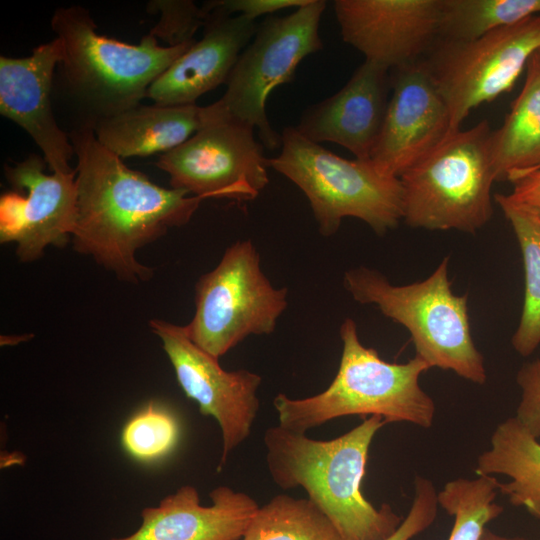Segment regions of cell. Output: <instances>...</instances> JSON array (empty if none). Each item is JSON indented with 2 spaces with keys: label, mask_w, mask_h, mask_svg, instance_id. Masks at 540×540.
Wrapping results in <instances>:
<instances>
[{
  "label": "cell",
  "mask_w": 540,
  "mask_h": 540,
  "mask_svg": "<svg viewBox=\"0 0 540 540\" xmlns=\"http://www.w3.org/2000/svg\"><path fill=\"white\" fill-rule=\"evenodd\" d=\"M68 136L77 157L74 249L122 281L149 280L154 270L137 260V250L188 223L202 199L128 168L91 129H72Z\"/></svg>",
  "instance_id": "1"
},
{
  "label": "cell",
  "mask_w": 540,
  "mask_h": 540,
  "mask_svg": "<svg viewBox=\"0 0 540 540\" xmlns=\"http://www.w3.org/2000/svg\"><path fill=\"white\" fill-rule=\"evenodd\" d=\"M384 425L382 417L369 416L331 440L271 427L264 435L268 472L282 489L303 488L342 540H384L403 518L388 504L375 508L361 492L371 442Z\"/></svg>",
  "instance_id": "2"
},
{
  "label": "cell",
  "mask_w": 540,
  "mask_h": 540,
  "mask_svg": "<svg viewBox=\"0 0 540 540\" xmlns=\"http://www.w3.org/2000/svg\"><path fill=\"white\" fill-rule=\"evenodd\" d=\"M51 28L63 45L61 88L76 115L73 129L93 130L108 118L141 104L151 84L193 43L160 46L150 33L128 44L96 32L89 11L58 8Z\"/></svg>",
  "instance_id": "3"
},
{
  "label": "cell",
  "mask_w": 540,
  "mask_h": 540,
  "mask_svg": "<svg viewBox=\"0 0 540 540\" xmlns=\"http://www.w3.org/2000/svg\"><path fill=\"white\" fill-rule=\"evenodd\" d=\"M342 354L337 374L323 392L302 399L278 394L273 401L283 428L305 433L329 420L348 415H378L385 424L409 422L422 428L433 424L435 404L420 387L419 377L430 369L415 355L406 363L383 360L359 339L353 319L340 326Z\"/></svg>",
  "instance_id": "4"
},
{
  "label": "cell",
  "mask_w": 540,
  "mask_h": 540,
  "mask_svg": "<svg viewBox=\"0 0 540 540\" xmlns=\"http://www.w3.org/2000/svg\"><path fill=\"white\" fill-rule=\"evenodd\" d=\"M344 286L361 304H375L410 333L416 354L430 368L451 370L476 384L487 375L470 329L467 294L455 295L448 278V257L425 280L396 286L376 270L346 271Z\"/></svg>",
  "instance_id": "5"
},
{
  "label": "cell",
  "mask_w": 540,
  "mask_h": 540,
  "mask_svg": "<svg viewBox=\"0 0 540 540\" xmlns=\"http://www.w3.org/2000/svg\"><path fill=\"white\" fill-rule=\"evenodd\" d=\"M280 152L269 167L293 182L306 196L319 232L329 237L345 217L362 220L378 235L402 220L400 179L369 160H349L325 149L293 126L283 129Z\"/></svg>",
  "instance_id": "6"
},
{
  "label": "cell",
  "mask_w": 540,
  "mask_h": 540,
  "mask_svg": "<svg viewBox=\"0 0 540 540\" xmlns=\"http://www.w3.org/2000/svg\"><path fill=\"white\" fill-rule=\"evenodd\" d=\"M491 133L486 120L451 132L399 177L407 225L474 233L490 220L496 182Z\"/></svg>",
  "instance_id": "7"
},
{
  "label": "cell",
  "mask_w": 540,
  "mask_h": 540,
  "mask_svg": "<svg viewBox=\"0 0 540 540\" xmlns=\"http://www.w3.org/2000/svg\"><path fill=\"white\" fill-rule=\"evenodd\" d=\"M327 2L311 0L285 16H269L259 23L240 53L214 105L221 117L253 128L264 148H281L282 136L270 124L266 102L271 92L290 83L298 65L323 49L319 27Z\"/></svg>",
  "instance_id": "8"
},
{
  "label": "cell",
  "mask_w": 540,
  "mask_h": 540,
  "mask_svg": "<svg viewBox=\"0 0 540 540\" xmlns=\"http://www.w3.org/2000/svg\"><path fill=\"white\" fill-rule=\"evenodd\" d=\"M287 288L273 287L251 240L227 248L195 286V313L185 325L199 348L219 359L250 335L271 334L287 307Z\"/></svg>",
  "instance_id": "9"
},
{
  "label": "cell",
  "mask_w": 540,
  "mask_h": 540,
  "mask_svg": "<svg viewBox=\"0 0 540 540\" xmlns=\"http://www.w3.org/2000/svg\"><path fill=\"white\" fill-rule=\"evenodd\" d=\"M540 51V15L469 41L437 38L422 58L450 115L451 131L477 106L509 92Z\"/></svg>",
  "instance_id": "10"
},
{
  "label": "cell",
  "mask_w": 540,
  "mask_h": 540,
  "mask_svg": "<svg viewBox=\"0 0 540 540\" xmlns=\"http://www.w3.org/2000/svg\"><path fill=\"white\" fill-rule=\"evenodd\" d=\"M214 111L213 120L161 154L156 165L169 175L171 188L202 200H253L269 183L264 146L253 128Z\"/></svg>",
  "instance_id": "11"
},
{
  "label": "cell",
  "mask_w": 540,
  "mask_h": 540,
  "mask_svg": "<svg viewBox=\"0 0 540 540\" xmlns=\"http://www.w3.org/2000/svg\"><path fill=\"white\" fill-rule=\"evenodd\" d=\"M149 325L161 340L185 395L198 404L201 414L213 417L220 427V470L229 454L251 433L259 409L257 390L262 378L245 369L224 370L219 359L192 342L184 326L160 319L151 320Z\"/></svg>",
  "instance_id": "12"
},
{
  "label": "cell",
  "mask_w": 540,
  "mask_h": 540,
  "mask_svg": "<svg viewBox=\"0 0 540 540\" xmlns=\"http://www.w3.org/2000/svg\"><path fill=\"white\" fill-rule=\"evenodd\" d=\"M46 165L34 154L4 165L11 190L0 197V242L15 243L21 262L39 259L50 245L64 246L75 227L76 169L46 174Z\"/></svg>",
  "instance_id": "13"
},
{
  "label": "cell",
  "mask_w": 540,
  "mask_h": 540,
  "mask_svg": "<svg viewBox=\"0 0 540 540\" xmlns=\"http://www.w3.org/2000/svg\"><path fill=\"white\" fill-rule=\"evenodd\" d=\"M391 94L370 160L399 178L452 131L448 107L423 60L390 71Z\"/></svg>",
  "instance_id": "14"
},
{
  "label": "cell",
  "mask_w": 540,
  "mask_h": 540,
  "mask_svg": "<svg viewBox=\"0 0 540 540\" xmlns=\"http://www.w3.org/2000/svg\"><path fill=\"white\" fill-rule=\"evenodd\" d=\"M440 0H335L344 42L389 71L421 60L438 38Z\"/></svg>",
  "instance_id": "15"
},
{
  "label": "cell",
  "mask_w": 540,
  "mask_h": 540,
  "mask_svg": "<svg viewBox=\"0 0 540 540\" xmlns=\"http://www.w3.org/2000/svg\"><path fill=\"white\" fill-rule=\"evenodd\" d=\"M63 57L59 38L23 58L0 57V113L23 128L37 144L52 172L71 173L74 148L52 107L54 71Z\"/></svg>",
  "instance_id": "16"
},
{
  "label": "cell",
  "mask_w": 540,
  "mask_h": 540,
  "mask_svg": "<svg viewBox=\"0 0 540 540\" xmlns=\"http://www.w3.org/2000/svg\"><path fill=\"white\" fill-rule=\"evenodd\" d=\"M390 94V71L364 61L339 91L307 107L294 127L315 143H336L356 159L369 160Z\"/></svg>",
  "instance_id": "17"
},
{
  "label": "cell",
  "mask_w": 540,
  "mask_h": 540,
  "mask_svg": "<svg viewBox=\"0 0 540 540\" xmlns=\"http://www.w3.org/2000/svg\"><path fill=\"white\" fill-rule=\"evenodd\" d=\"M258 25L242 15L211 11L201 39L151 84L147 97L163 106L194 105L203 94L226 84Z\"/></svg>",
  "instance_id": "18"
},
{
  "label": "cell",
  "mask_w": 540,
  "mask_h": 540,
  "mask_svg": "<svg viewBox=\"0 0 540 540\" xmlns=\"http://www.w3.org/2000/svg\"><path fill=\"white\" fill-rule=\"evenodd\" d=\"M202 506L197 489L185 485L144 508L132 534L110 540H240L259 506L248 494L219 486Z\"/></svg>",
  "instance_id": "19"
},
{
  "label": "cell",
  "mask_w": 540,
  "mask_h": 540,
  "mask_svg": "<svg viewBox=\"0 0 540 540\" xmlns=\"http://www.w3.org/2000/svg\"><path fill=\"white\" fill-rule=\"evenodd\" d=\"M208 106L143 105L99 122L98 142L120 158L167 153L213 120Z\"/></svg>",
  "instance_id": "20"
},
{
  "label": "cell",
  "mask_w": 540,
  "mask_h": 540,
  "mask_svg": "<svg viewBox=\"0 0 540 540\" xmlns=\"http://www.w3.org/2000/svg\"><path fill=\"white\" fill-rule=\"evenodd\" d=\"M525 70L520 93L502 125L491 133L496 182L540 167V51L530 57Z\"/></svg>",
  "instance_id": "21"
},
{
  "label": "cell",
  "mask_w": 540,
  "mask_h": 540,
  "mask_svg": "<svg viewBox=\"0 0 540 540\" xmlns=\"http://www.w3.org/2000/svg\"><path fill=\"white\" fill-rule=\"evenodd\" d=\"M478 476L505 475L499 492L514 506H522L540 519V442L530 435L515 417L500 423L494 430L490 448L479 455Z\"/></svg>",
  "instance_id": "22"
},
{
  "label": "cell",
  "mask_w": 540,
  "mask_h": 540,
  "mask_svg": "<svg viewBox=\"0 0 540 540\" xmlns=\"http://www.w3.org/2000/svg\"><path fill=\"white\" fill-rule=\"evenodd\" d=\"M494 199L512 226L522 253L524 304L511 343L526 357L540 344V219L514 204L507 194L497 193Z\"/></svg>",
  "instance_id": "23"
},
{
  "label": "cell",
  "mask_w": 540,
  "mask_h": 540,
  "mask_svg": "<svg viewBox=\"0 0 540 540\" xmlns=\"http://www.w3.org/2000/svg\"><path fill=\"white\" fill-rule=\"evenodd\" d=\"M240 540H342L308 498L280 494L259 507Z\"/></svg>",
  "instance_id": "24"
},
{
  "label": "cell",
  "mask_w": 540,
  "mask_h": 540,
  "mask_svg": "<svg viewBox=\"0 0 540 540\" xmlns=\"http://www.w3.org/2000/svg\"><path fill=\"white\" fill-rule=\"evenodd\" d=\"M540 15V0H440L438 38L469 41Z\"/></svg>",
  "instance_id": "25"
},
{
  "label": "cell",
  "mask_w": 540,
  "mask_h": 540,
  "mask_svg": "<svg viewBox=\"0 0 540 540\" xmlns=\"http://www.w3.org/2000/svg\"><path fill=\"white\" fill-rule=\"evenodd\" d=\"M498 492L494 476L449 481L437 494L438 505L454 517L448 540H479L486 525L503 513L495 502Z\"/></svg>",
  "instance_id": "26"
},
{
  "label": "cell",
  "mask_w": 540,
  "mask_h": 540,
  "mask_svg": "<svg viewBox=\"0 0 540 540\" xmlns=\"http://www.w3.org/2000/svg\"><path fill=\"white\" fill-rule=\"evenodd\" d=\"M179 425L173 414L157 404H148L125 424L122 444L135 459L152 461L168 454L176 445Z\"/></svg>",
  "instance_id": "27"
},
{
  "label": "cell",
  "mask_w": 540,
  "mask_h": 540,
  "mask_svg": "<svg viewBox=\"0 0 540 540\" xmlns=\"http://www.w3.org/2000/svg\"><path fill=\"white\" fill-rule=\"evenodd\" d=\"M147 12L159 13V21L149 33L169 47L193 43L209 15L191 0H152L147 3Z\"/></svg>",
  "instance_id": "28"
},
{
  "label": "cell",
  "mask_w": 540,
  "mask_h": 540,
  "mask_svg": "<svg viewBox=\"0 0 540 540\" xmlns=\"http://www.w3.org/2000/svg\"><path fill=\"white\" fill-rule=\"evenodd\" d=\"M414 486V498L408 515L399 527L384 540H410L425 531L434 522L438 511V493L432 481L417 476Z\"/></svg>",
  "instance_id": "29"
},
{
  "label": "cell",
  "mask_w": 540,
  "mask_h": 540,
  "mask_svg": "<svg viewBox=\"0 0 540 540\" xmlns=\"http://www.w3.org/2000/svg\"><path fill=\"white\" fill-rule=\"evenodd\" d=\"M521 400L514 416L527 432L540 438V357L525 363L517 373Z\"/></svg>",
  "instance_id": "30"
},
{
  "label": "cell",
  "mask_w": 540,
  "mask_h": 540,
  "mask_svg": "<svg viewBox=\"0 0 540 540\" xmlns=\"http://www.w3.org/2000/svg\"><path fill=\"white\" fill-rule=\"evenodd\" d=\"M311 0H212L201 6L209 14L219 10L227 15H242L256 21L260 16L273 14L284 9H297L308 4Z\"/></svg>",
  "instance_id": "31"
},
{
  "label": "cell",
  "mask_w": 540,
  "mask_h": 540,
  "mask_svg": "<svg viewBox=\"0 0 540 540\" xmlns=\"http://www.w3.org/2000/svg\"><path fill=\"white\" fill-rule=\"evenodd\" d=\"M508 198L517 206L540 219V167L514 175Z\"/></svg>",
  "instance_id": "32"
},
{
  "label": "cell",
  "mask_w": 540,
  "mask_h": 540,
  "mask_svg": "<svg viewBox=\"0 0 540 540\" xmlns=\"http://www.w3.org/2000/svg\"><path fill=\"white\" fill-rule=\"evenodd\" d=\"M479 540H529V539L524 538V537H519V536H514V537L503 536L486 528L483 531Z\"/></svg>",
  "instance_id": "33"
}]
</instances>
